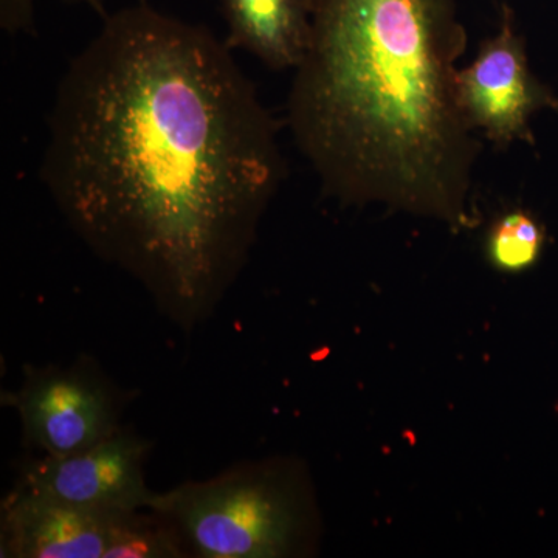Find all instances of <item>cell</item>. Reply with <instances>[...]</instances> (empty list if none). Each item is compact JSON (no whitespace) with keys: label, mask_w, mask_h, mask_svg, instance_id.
<instances>
[{"label":"cell","mask_w":558,"mask_h":558,"mask_svg":"<svg viewBox=\"0 0 558 558\" xmlns=\"http://www.w3.org/2000/svg\"><path fill=\"white\" fill-rule=\"evenodd\" d=\"M39 178L95 255L193 329L244 269L286 160L226 40L140 2L65 69Z\"/></svg>","instance_id":"cell-1"},{"label":"cell","mask_w":558,"mask_h":558,"mask_svg":"<svg viewBox=\"0 0 558 558\" xmlns=\"http://www.w3.org/2000/svg\"><path fill=\"white\" fill-rule=\"evenodd\" d=\"M468 40L457 0H314L288 126L325 194L473 226L483 146L459 105Z\"/></svg>","instance_id":"cell-2"},{"label":"cell","mask_w":558,"mask_h":558,"mask_svg":"<svg viewBox=\"0 0 558 558\" xmlns=\"http://www.w3.org/2000/svg\"><path fill=\"white\" fill-rule=\"evenodd\" d=\"M153 512L202 558L303 556L317 534V509L303 469L255 462L160 494Z\"/></svg>","instance_id":"cell-3"},{"label":"cell","mask_w":558,"mask_h":558,"mask_svg":"<svg viewBox=\"0 0 558 558\" xmlns=\"http://www.w3.org/2000/svg\"><path fill=\"white\" fill-rule=\"evenodd\" d=\"M9 405L20 414L25 442L44 457H68L119 432V392L92 365L28 371Z\"/></svg>","instance_id":"cell-4"},{"label":"cell","mask_w":558,"mask_h":558,"mask_svg":"<svg viewBox=\"0 0 558 558\" xmlns=\"http://www.w3.org/2000/svg\"><path fill=\"white\" fill-rule=\"evenodd\" d=\"M143 512L81 508L16 486L2 502L0 556L130 558Z\"/></svg>","instance_id":"cell-5"},{"label":"cell","mask_w":558,"mask_h":558,"mask_svg":"<svg viewBox=\"0 0 558 558\" xmlns=\"http://www.w3.org/2000/svg\"><path fill=\"white\" fill-rule=\"evenodd\" d=\"M459 105L472 130L495 145L534 142L529 119L558 101L529 70L523 38L515 28L513 11L502 5L499 31L484 40L469 68L459 69Z\"/></svg>","instance_id":"cell-6"},{"label":"cell","mask_w":558,"mask_h":558,"mask_svg":"<svg viewBox=\"0 0 558 558\" xmlns=\"http://www.w3.org/2000/svg\"><path fill=\"white\" fill-rule=\"evenodd\" d=\"M148 451V440L120 428L80 453L31 459L20 469L16 486L105 512L153 510L160 494L146 484Z\"/></svg>","instance_id":"cell-7"},{"label":"cell","mask_w":558,"mask_h":558,"mask_svg":"<svg viewBox=\"0 0 558 558\" xmlns=\"http://www.w3.org/2000/svg\"><path fill=\"white\" fill-rule=\"evenodd\" d=\"M226 44L271 70H295L310 50L314 0H220Z\"/></svg>","instance_id":"cell-8"},{"label":"cell","mask_w":558,"mask_h":558,"mask_svg":"<svg viewBox=\"0 0 558 558\" xmlns=\"http://www.w3.org/2000/svg\"><path fill=\"white\" fill-rule=\"evenodd\" d=\"M543 244L545 231L537 220L524 211L508 213L488 230L487 258L495 269L520 274L537 263Z\"/></svg>","instance_id":"cell-9"},{"label":"cell","mask_w":558,"mask_h":558,"mask_svg":"<svg viewBox=\"0 0 558 558\" xmlns=\"http://www.w3.org/2000/svg\"><path fill=\"white\" fill-rule=\"evenodd\" d=\"M36 0H0V27L9 35H33Z\"/></svg>","instance_id":"cell-10"},{"label":"cell","mask_w":558,"mask_h":558,"mask_svg":"<svg viewBox=\"0 0 558 558\" xmlns=\"http://www.w3.org/2000/svg\"><path fill=\"white\" fill-rule=\"evenodd\" d=\"M62 2L86 3V5L95 7V9H101L102 3H105L106 0H62Z\"/></svg>","instance_id":"cell-11"}]
</instances>
